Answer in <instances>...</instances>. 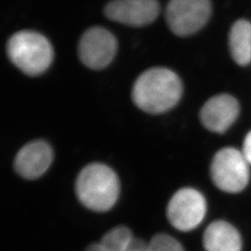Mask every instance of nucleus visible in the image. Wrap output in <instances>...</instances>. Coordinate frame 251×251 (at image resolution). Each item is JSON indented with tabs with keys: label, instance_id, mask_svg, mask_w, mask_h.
I'll return each instance as SVG.
<instances>
[{
	"label": "nucleus",
	"instance_id": "obj_16",
	"mask_svg": "<svg viewBox=\"0 0 251 251\" xmlns=\"http://www.w3.org/2000/svg\"><path fill=\"white\" fill-rule=\"evenodd\" d=\"M127 251H150V250H149V245L144 242L143 239L134 238V240L129 246Z\"/></svg>",
	"mask_w": 251,
	"mask_h": 251
},
{
	"label": "nucleus",
	"instance_id": "obj_17",
	"mask_svg": "<svg viewBox=\"0 0 251 251\" xmlns=\"http://www.w3.org/2000/svg\"><path fill=\"white\" fill-rule=\"evenodd\" d=\"M85 251H107L104 247L100 244V243H94V244H91L90 246H89L87 248V250Z\"/></svg>",
	"mask_w": 251,
	"mask_h": 251
},
{
	"label": "nucleus",
	"instance_id": "obj_3",
	"mask_svg": "<svg viewBox=\"0 0 251 251\" xmlns=\"http://www.w3.org/2000/svg\"><path fill=\"white\" fill-rule=\"evenodd\" d=\"M9 60L27 75L46 72L53 61V49L45 36L34 31L15 33L7 44Z\"/></svg>",
	"mask_w": 251,
	"mask_h": 251
},
{
	"label": "nucleus",
	"instance_id": "obj_11",
	"mask_svg": "<svg viewBox=\"0 0 251 251\" xmlns=\"http://www.w3.org/2000/svg\"><path fill=\"white\" fill-rule=\"evenodd\" d=\"M203 245L206 251H241L242 238L233 225L216 221L206 227Z\"/></svg>",
	"mask_w": 251,
	"mask_h": 251
},
{
	"label": "nucleus",
	"instance_id": "obj_9",
	"mask_svg": "<svg viewBox=\"0 0 251 251\" xmlns=\"http://www.w3.org/2000/svg\"><path fill=\"white\" fill-rule=\"evenodd\" d=\"M240 106L229 94H219L210 98L200 111V120L209 131L224 133L239 116Z\"/></svg>",
	"mask_w": 251,
	"mask_h": 251
},
{
	"label": "nucleus",
	"instance_id": "obj_10",
	"mask_svg": "<svg viewBox=\"0 0 251 251\" xmlns=\"http://www.w3.org/2000/svg\"><path fill=\"white\" fill-rule=\"evenodd\" d=\"M52 160L51 147L44 141H34L19 151L14 160V169L25 179H37L48 171Z\"/></svg>",
	"mask_w": 251,
	"mask_h": 251
},
{
	"label": "nucleus",
	"instance_id": "obj_7",
	"mask_svg": "<svg viewBox=\"0 0 251 251\" xmlns=\"http://www.w3.org/2000/svg\"><path fill=\"white\" fill-rule=\"evenodd\" d=\"M81 63L92 70L106 68L117 52V40L109 30L91 27L81 36L78 43Z\"/></svg>",
	"mask_w": 251,
	"mask_h": 251
},
{
	"label": "nucleus",
	"instance_id": "obj_15",
	"mask_svg": "<svg viewBox=\"0 0 251 251\" xmlns=\"http://www.w3.org/2000/svg\"><path fill=\"white\" fill-rule=\"evenodd\" d=\"M243 154L249 164L251 165V130L246 136L243 144Z\"/></svg>",
	"mask_w": 251,
	"mask_h": 251
},
{
	"label": "nucleus",
	"instance_id": "obj_13",
	"mask_svg": "<svg viewBox=\"0 0 251 251\" xmlns=\"http://www.w3.org/2000/svg\"><path fill=\"white\" fill-rule=\"evenodd\" d=\"M133 240V234L128 228L118 226L105 233L100 243L107 251H127Z\"/></svg>",
	"mask_w": 251,
	"mask_h": 251
},
{
	"label": "nucleus",
	"instance_id": "obj_6",
	"mask_svg": "<svg viewBox=\"0 0 251 251\" xmlns=\"http://www.w3.org/2000/svg\"><path fill=\"white\" fill-rule=\"evenodd\" d=\"M206 213V199L193 188H182L176 192L167 207L169 222L181 232L196 229L203 222Z\"/></svg>",
	"mask_w": 251,
	"mask_h": 251
},
{
	"label": "nucleus",
	"instance_id": "obj_1",
	"mask_svg": "<svg viewBox=\"0 0 251 251\" xmlns=\"http://www.w3.org/2000/svg\"><path fill=\"white\" fill-rule=\"evenodd\" d=\"M183 87L179 75L171 69L154 67L135 81L132 100L136 106L152 115L164 114L176 106Z\"/></svg>",
	"mask_w": 251,
	"mask_h": 251
},
{
	"label": "nucleus",
	"instance_id": "obj_2",
	"mask_svg": "<svg viewBox=\"0 0 251 251\" xmlns=\"http://www.w3.org/2000/svg\"><path fill=\"white\" fill-rule=\"evenodd\" d=\"M75 192L82 205L90 210L104 212L117 203L120 185L116 172L104 164L92 163L80 171Z\"/></svg>",
	"mask_w": 251,
	"mask_h": 251
},
{
	"label": "nucleus",
	"instance_id": "obj_14",
	"mask_svg": "<svg viewBox=\"0 0 251 251\" xmlns=\"http://www.w3.org/2000/svg\"><path fill=\"white\" fill-rule=\"evenodd\" d=\"M148 245L150 251H185L178 240L166 233L154 235Z\"/></svg>",
	"mask_w": 251,
	"mask_h": 251
},
{
	"label": "nucleus",
	"instance_id": "obj_5",
	"mask_svg": "<svg viewBox=\"0 0 251 251\" xmlns=\"http://www.w3.org/2000/svg\"><path fill=\"white\" fill-rule=\"evenodd\" d=\"M211 10L210 0H171L166 9V20L176 36H191L206 25Z\"/></svg>",
	"mask_w": 251,
	"mask_h": 251
},
{
	"label": "nucleus",
	"instance_id": "obj_4",
	"mask_svg": "<svg viewBox=\"0 0 251 251\" xmlns=\"http://www.w3.org/2000/svg\"><path fill=\"white\" fill-rule=\"evenodd\" d=\"M249 162L242 152L233 147L221 149L210 165L212 181L220 190L237 194L247 187L250 181Z\"/></svg>",
	"mask_w": 251,
	"mask_h": 251
},
{
	"label": "nucleus",
	"instance_id": "obj_12",
	"mask_svg": "<svg viewBox=\"0 0 251 251\" xmlns=\"http://www.w3.org/2000/svg\"><path fill=\"white\" fill-rule=\"evenodd\" d=\"M229 47L234 62L246 66L251 63V24L246 20L234 23L229 35Z\"/></svg>",
	"mask_w": 251,
	"mask_h": 251
},
{
	"label": "nucleus",
	"instance_id": "obj_8",
	"mask_svg": "<svg viewBox=\"0 0 251 251\" xmlns=\"http://www.w3.org/2000/svg\"><path fill=\"white\" fill-rule=\"evenodd\" d=\"M159 13L157 0H112L104 8V14L110 21L132 27L152 24Z\"/></svg>",
	"mask_w": 251,
	"mask_h": 251
}]
</instances>
